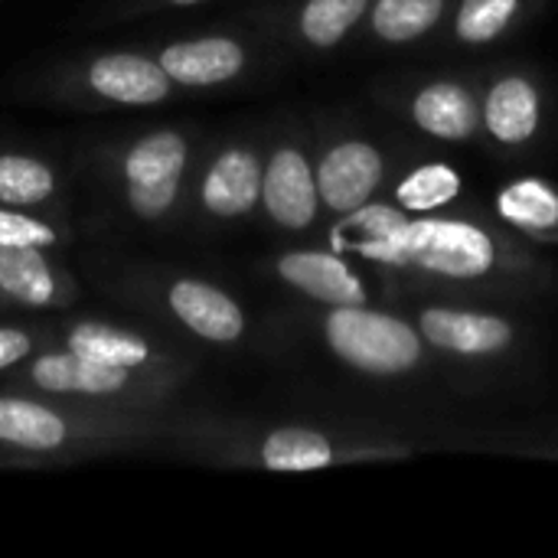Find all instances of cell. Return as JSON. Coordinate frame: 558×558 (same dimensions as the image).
<instances>
[{
	"instance_id": "cell-1",
	"label": "cell",
	"mask_w": 558,
	"mask_h": 558,
	"mask_svg": "<svg viewBox=\"0 0 558 558\" xmlns=\"http://www.w3.org/2000/svg\"><path fill=\"white\" fill-rule=\"evenodd\" d=\"M327 340L340 360L376 376L405 373L422 356V340L409 324L366 311L363 304L337 307L327 317Z\"/></svg>"
},
{
	"instance_id": "cell-2",
	"label": "cell",
	"mask_w": 558,
	"mask_h": 558,
	"mask_svg": "<svg viewBox=\"0 0 558 558\" xmlns=\"http://www.w3.org/2000/svg\"><path fill=\"white\" fill-rule=\"evenodd\" d=\"M383 258L418 265L448 278H477L494 265V242L484 229L468 222L422 219L402 226L383 248Z\"/></svg>"
},
{
	"instance_id": "cell-3",
	"label": "cell",
	"mask_w": 558,
	"mask_h": 558,
	"mask_svg": "<svg viewBox=\"0 0 558 558\" xmlns=\"http://www.w3.org/2000/svg\"><path fill=\"white\" fill-rule=\"evenodd\" d=\"M379 173H383L379 154L363 141H347L324 157L317 173V190L330 209L350 213L369 199V193L379 183Z\"/></svg>"
},
{
	"instance_id": "cell-4",
	"label": "cell",
	"mask_w": 558,
	"mask_h": 558,
	"mask_svg": "<svg viewBox=\"0 0 558 558\" xmlns=\"http://www.w3.org/2000/svg\"><path fill=\"white\" fill-rule=\"evenodd\" d=\"M262 196L271 219H278L288 229H304L317 213L320 190L311 177L307 160L298 150H278L262 180Z\"/></svg>"
},
{
	"instance_id": "cell-5",
	"label": "cell",
	"mask_w": 558,
	"mask_h": 558,
	"mask_svg": "<svg viewBox=\"0 0 558 558\" xmlns=\"http://www.w3.org/2000/svg\"><path fill=\"white\" fill-rule=\"evenodd\" d=\"M422 330L425 337L451 353L464 356H481V353H497L513 340V330L500 317L487 314H468V311H425L422 314Z\"/></svg>"
},
{
	"instance_id": "cell-6",
	"label": "cell",
	"mask_w": 558,
	"mask_h": 558,
	"mask_svg": "<svg viewBox=\"0 0 558 558\" xmlns=\"http://www.w3.org/2000/svg\"><path fill=\"white\" fill-rule=\"evenodd\" d=\"M281 278L291 281L294 288L307 291L317 301L347 307V304H363L366 291L360 284V278L333 255L324 252H291L281 258L278 265Z\"/></svg>"
},
{
	"instance_id": "cell-7",
	"label": "cell",
	"mask_w": 558,
	"mask_h": 558,
	"mask_svg": "<svg viewBox=\"0 0 558 558\" xmlns=\"http://www.w3.org/2000/svg\"><path fill=\"white\" fill-rule=\"evenodd\" d=\"M245 56L239 43L209 36V39H193V43H177L167 46L160 56L163 72L180 82V85H216L232 78L242 69Z\"/></svg>"
},
{
	"instance_id": "cell-8",
	"label": "cell",
	"mask_w": 558,
	"mask_h": 558,
	"mask_svg": "<svg viewBox=\"0 0 558 558\" xmlns=\"http://www.w3.org/2000/svg\"><path fill=\"white\" fill-rule=\"evenodd\" d=\"M88 78L95 92L124 105H154L170 88L163 65L141 56H105L92 65Z\"/></svg>"
},
{
	"instance_id": "cell-9",
	"label": "cell",
	"mask_w": 558,
	"mask_h": 558,
	"mask_svg": "<svg viewBox=\"0 0 558 558\" xmlns=\"http://www.w3.org/2000/svg\"><path fill=\"white\" fill-rule=\"evenodd\" d=\"M170 307L190 330H196L199 337L216 340V343L235 340L245 327L242 311L232 304V298H226L222 291L199 284V281H180L170 291Z\"/></svg>"
},
{
	"instance_id": "cell-10",
	"label": "cell",
	"mask_w": 558,
	"mask_h": 558,
	"mask_svg": "<svg viewBox=\"0 0 558 558\" xmlns=\"http://www.w3.org/2000/svg\"><path fill=\"white\" fill-rule=\"evenodd\" d=\"M262 193V170L258 160L248 150H226L206 183H203V203L216 216H242L255 206Z\"/></svg>"
},
{
	"instance_id": "cell-11",
	"label": "cell",
	"mask_w": 558,
	"mask_h": 558,
	"mask_svg": "<svg viewBox=\"0 0 558 558\" xmlns=\"http://www.w3.org/2000/svg\"><path fill=\"white\" fill-rule=\"evenodd\" d=\"M124 373L118 366H105L85 353H56L43 356L33 366V379L49 392H88V396H108L124 386Z\"/></svg>"
},
{
	"instance_id": "cell-12",
	"label": "cell",
	"mask_w": 558,
	"mask_h": 558,
	"mask_svg": "<svg viewBox=\"0 0 558 558\" xmlns=\"http://www.w3.org/2000/svg\"><path fill=\"white\" fill-rule=\"evenodd\" d=\"M487 128L494 131L497 141L520 144L533 137L539 124V95L526 78H504L490 88L487 95Z\"/></svg>"
},
{
	"instance_id": "cell-13",
	"label": "cell",
	"mask_w": 558,
	"mask_h": 558,
	"mask_svg": "<svg viewBox=\"0 0 558 558\" xmlns=\"http://www.w3.org/2000/svg\"><path fill=\"white\" fill-rule=\"evenodd\" d=\"M415 121L448 141H461L477 128V105L461 85H428L415 98Z\"/></svg>"
},
{
	"instance_id": "cell-14",
	"label": "cell",
	"mask_w": 558,
	"mask_h": 558,
	"mask_svg": "<svg viewBox=\"0 0 558 558\" xmlns=\"http://www.w3.org/2000/svg\"><path fill=\"white\" fill-rule=\"evenodd\" d=\"M186 160V144L180 134L160 131L144 137L124 160V173L131 186H177Z\"/></svg>"
},
{
	"instance_id": "cell-15",
	"label": "cell",
	"mask_w": 558,
	"mask_h": 558,
	"mask_svg": "<svg viewBox=\"0 0 558 558\" xmlns=\"http://www.w3.org/2000/svg\"><path fill=\"white\" fill-rule=\"evenodd\" d=\"M0 438L20 448H33V451H52L62 445L65 425L59 415L33 402L0 399Z\"/></svg>"
},
{
	"instance_id": "cell-16",
	"label": "cell",
	"mask_w": 558,
	"mask_h": 558,
	"mask_svg": "<svg viewBox=\"0 0 558 558\" xmlns=\"http://www.w3.org/2000/svg\"><path fill=\"white\" fill-rule=\"evenodd\" d=\"M0 288L26 304L52 301V275L33 245H0Z\"/></svg>"
},
{
	"instance_id": "cell-17",
	"label": "cell",
	"mask_w": 558,
	"mask_h": 558,
	"mask_svg": "<svg viewBox=\"0 0 558 558\" xmlns=\"http://www.w3.org/2000/svg\"><path fill=\"white\" fill-rule=\"evenodd\" d=\"M262 458L271 471H320L333 461V451L317 432L281 428L265 441Z\"/></svg>"
},
{
	"instance_id": "cell-18",
	"label": "cell",
	"mask_w": 558,
	"mask_h": 558,
	"mask_svg": "<svg viewBox=\"0 0 558 558\" xmlns=\"http://www.w3.org/2000/svg\"><path fill=\"white\" fill-rule=\"evenodd\" d=\"M504 219H510L513 226L523 229H553L558 226V193L553 186L539 183V180H517L510 183L500 199H497Z\"/></svg>"
},
{
	"instance_id": "cell-19",
	"label": "cell",
	"mask_w": 558,
	"mask_h": 558,
	"mask_svg": "<svg viewBox=\"0 0 558 558\" xmlns=\"http://www.w3.org/2000/svg\"><path fill=\"white\" fill-rule=\"evenodd\" d=\"M69 347L75 353H85V356H92L105 366H118V369H134L147 360V347L137 337L118 333V330L101 327V324L75 327L69 337Z\"/></svg>"
},
{
	"instance_id": "cell-20",
	"label": "cell",
	"mask_w": 558,
	"mask_h": 558,
	"mask_svg": "<svg viewBox=\"0 0 558 558\" xmlns=\"http://www.w3.org/2000/svg\"><path fill=\"white\" fill-rule=\"evenodd\" d=\"M445 10V0H379L373 10V29L389 43H405L428 33Z\"/></svg>"
},
{
	"instance_id": "cell-21",
	"label": "cell",
	"mask_w": 558,
	"mask_h": 558,
	"mask_svg": "<svg viewBox=\"0 0 558 558\" xmlns=\"http://www.w3.org/2000/svg\"><path fill=\"white\" fill-rule=\"evenodd\" d=\"M458 190H461V177L448 163H425L402 180L399 199H402V206H409L415 213H428V209L451 203L458 196Z\"/></svg>"
},
{
	"instance_id": "cell-22",
	"label": "cell",
	"mask_w": 558,
	"mask_h": 558,
	"mask_svg": "<svg viewBox=\"0 0 558 558\" xmlns=\"http://www.w3.org/2000/svg\"><path fill=\"white\" fill-rule=\"evenodd\" d=\"M366 0H307L301 29L314 46H333L347 36V29L360 20Z\"/></svg>"
},
{
	"instance_id": "cell-23",
	"label": "cell",
	"mask_w": 558,
	"mask_h": 558,
	"mask_svg": "<svg viewBox=\"0 0 558 558\" xmlns=\"http://www.w3.org/2000/svg\"><path fill=\"white\" fill-rule=\"evenodd\" d=\"M52 193L49 167L29 157H0V203H39Z\"/></svg>"
},
{
	"instance_id": "cell-24",
	"label": "cell",
	"mask_w": 558,
	"mask_h": 558,
	"mask_svg": "<svg viewBox=\"0 0 558 558\" xmlns=\"http://www.w3.org/2000/svg\"><path fill=\"white\" fill-rule=\"evenodd\" d=\"M517 0H464L458 13V33L468 43L494 39L513 16Z\"/></svg>"
},
{
	"instance_id": "cell-25",
	"label": "cell",
	"mask_w": 558,
	"mask_h": 558,
	"mask_svg": "<svg viewBox=\"0 0 558 558\" xmlns=\"http://www.w3.org/2000/svg\"><path fill=\"white\" fill-rule=\"evenodd\" d=\"M56 239V232L36 219L16 216V213H0V245H49Z\"/></svg>"
},
{
	"instance_id": "cell-26",
	"label": "cell",
	"mask_w": 558,
	"mask_h": 558,
	"mask_svg": "<svg viewBox=\"0 0 558 558\" xmlns=\"http://www.w3.org/2000/svg\"><path fill=\"white\" fill-rule=\"evenodd\" d=\"M26 350H29L26 333H20V330H0V369H7L16 360H23Z\"/></svg>"
},
{
	"instance_id": "cell-27",
	"label": "cell",
	"mask_w": 558,
	"mask_h": 558,
	"mask_svg": "<svg viewBox=\"0 0 558 558\" xmlns=\"http://www.w3.org/2000/svg\"><path fill=\"white\" fill-rule=\"evenodd\" d=\"M170 3H180V7H190V3H199V0H170Z\"/></svg>"
}]
</instances>
